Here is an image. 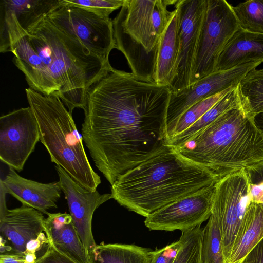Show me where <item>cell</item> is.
I'll return each mask as SVG.
<instances>
[{
    "instance_id": "1",
    "label": "cell",
    "mask_w": 263,
    "mask_h": 263,
    "mask_svg": "<svg viewBox=\"0 0 263 263\" xmlns=\"http://www.w3.org/2000/svg\"><path fill=\"white\" fill-rule=\"evenodd\" d=\"M168 85L112 68L87 90L82 136L111 185L120 175L170 145Z\"/></svg>"
},
{
    "instance_id": "2",
    "label": "cell",
    "mask_w": 263,
    "mask_h": 263,
    "mask_svg": "<svg viewBox=\"0 0 263 263\" xmlns=\"http://www.w3.org/2000/svg\"><path fill=\"white\" fill-rule=\"evenodd\" d=\"M218 178L172 145L120 175L111 185V199L146 217L158 209L215 184Z\"/></svg>"
},
{
    "instance_id": "3",
    "label": "cell",
    "mask_w": 263,
    "mask_h": 263,
    "mask_svg": "<svg viewBox=\"0 0 263 263\" xmlns=\"http://www.w3.org/2000/svg\"><path fill=\"white\" fill-rule=\"evenodd\" d=\"M218 178L263 161V134L240 106L224 112L184 143L173 146Z\"/></svg>"
},
{
    "instance_id": "4",
    "label": "cell",
    "mask_w": 263,
    "mask_h": 263,
    "mask_svg": "<svg viewBox=\"0 0 263 263\" xmlns=\"http://www.w3.org/2000/svg\"><path fill=\"white\" fill-rule=\"evenodd\" d=\"M38 55L60 90V98L72 115L84 109L88 89L112 67L91 53L78 39L57 28L47 16L28 33Z\"/></svg>"
},
{
    "instance_id": "5",
    "label": "cell",
    "mask_w": 263,
    "mask_h": 263,
    "mask_svg": "<svg viewBox=\"0 0 263 263\" xmlns=\"http://www.w3.org/2000/svg\"><path fill=\"white\" fill-rule=\"evenodd\" d=\"M29 106L36 118L40 141L51 161L62 167L76 182L91 192L101 183L92 168L72 115L60 98L25 89Z\"/></svg>"
},
{
    "instance_id": "6",
    "label": "cell",
    "mask_w": 263,
    "mask_h": 263,
    "mask_svg": "<svg viewBox=\"0 0 263 263\" xmlns=\"http://www.w3.org/2000/svg\"><path fill=\"white\" fill-rule=\"evenodd\" d=\"M155 3L156 0H126L112 20L116 48L125 57L132 73L146 82H154L160 39L152 23Z\"/></svg>"
},
{
    "instance_id": "7",
    "label": "cell",
    "mask_w": 263,
    "mask_h": 263,
    "mask_svg": "<svg viewBox=\"0 0 263 263\" xmlns=\"http://www.w3.org/2000/svg\"><path fill=\"white\" fill-rule=\"evenodd\" d=\"M1 253L14 252L34 263L48 249L50 240L43 213L22 204L0 209Z\"/></svg>"
},
{
    "instance_id": "8",
    "label": "cell",
    "mask_w": 263,
    "mask_h": 263,
    "mask_svg": "<svg viewBox=\"0 0 263 263\" xmlns=\"http://www.w3.org/2000/svg\"><path fill=\"white\" fill-rule=\"evenodd\" d=\"M238 28L231 5L224 0H208L190 85L215 72L221 51Z\"/></svg>"
},
{
    "instance_id": "9",
    "label": "cell",
    "mask_w": 263,
    "mask_h": 263,
    "mask_svg": "<svg viewBox=\"0 0 263 263\" xmlns=\"http://www.w3.org/2000/svg\"><path fill=\"white\" fill-rule=\"evenodd\" d=\"M0 17L1 52L13 53V62L24 74L29 88L45 96L60 98L59 87L14 15L0 11Z\"/></svg>"
},
{
    "instance_id": "10",
    "label": "cell",
    "mask_w": 263,
    "mask_h": 263,
    "mask_svg": "<svg viewBox=\"0 0 263 263\" xmlns=\"http://www.w3.org/2000/svg\"><path fill=\"white\" fill-rule=\"evenodd\" d=\"M251 202L244 169L223 177L215 184L211 216L219 229L223 263L229 255Z\"/></svg>"
},
{
    "instance_id": "11",
    "label": "cell",
    "mask_w": 263,
    "mask_h": 263,
    "mask_svg": "<svg viewBox=\"0 0 263 263\" xmlns=\"http://www.w3.org/2000/svg\"><path fill=\"white\" fill-rule=\"evenodd\" d=\"M47 17L60 30L79 40L91 53L109 63V53L116 48L112 20L109 17L61 5Z\"/></svg>"
},
{
    "instance_id": "12",
    "label": "cell",
    "mask_w": 263,
    "mask_h": 263,
    "mask_svg": "<svg viewBox=\"0 0 263 263\" xmlns=\"http://www.w3.org/2000/svg\"><path fill=\"white\" fill-rule=\"evenodd\" d=\"M40 138L38 123L32 108H21L0 118V159L20 172Z\"/></svg>"
},
{
    "instance_id": "13",
    "label": "cell",
    "mask_w": 263,
    "mask_h": 263,
    "mask_svg": "<svg viewBox=\"0 0 263 263\" xmlns=\"http://www.w3.org/2000/svg\"><path fill=\"white\" fill-rule=\"evenodd\" d=\"M208 0H178L174 4L178 15L179 51L173 80L172 92L190 85L193 64Z\"/></svg>"
},
{
    "instance_id": "14",
    "label": "cell",
    "mask_w": 263,
    "mask_h": 263,
    "mask_svg": "<svg viewBox=\"0 0 263 263\" xmlns=\"http://www.w3.org/2000/svg\"><path fill=\"white\" fill-rule=\"evenodd\" d=\"M262 63V61L250 62L227 70L215 72L182 90L171 92L166 116L169 139L178 120L189 108L229 88L237 86L249 72Z\"/></svg>"
},
{
    "instance_id": "15",
    "label": "cell",
    "mask_w": 263,
    "mask_h": 263,
    "mask_svg": "<svg viewBox=\"0 0 263 263\" xmlns=\"http://www.w3.org/2000/svg\"><path fill=\"white\" fill-rule=\"evenodd\" d=\"M215 184L152 213L145 217V226L151 230L184 232L201 226L211 215Z\"/></svg>"
},
{
    "instance_id": "16",
    "label": "cell",
    "mask_w": 263,
    "mask_h": 263,
    "mask_svg": "<svg viewBox=\"0 0 263 263\" xmlns=\"http://www.w3.org/2000/svg\"><path fill=\"white\" fill-rule=\"evenodd\" d=\"M55 168L74 227L90 256L97 245L92 233L93 213L101 204L111 199V193L101 194L97 190L89 191L76 182L60 166L55 165Z\"/></svg>"
},
{
    "instance_id": "17",
    "label": "cell",
    "mask_w": 263,
    "mask_h": 263,
    "mask_svg": "<svg viewBox=\"0 0 263 263\" xmlns=\"http://www.w3.org/2000/svg\"><path fill=\"white\" fill-rule=\"evenodd\" d=\"M1 189L22 203L48 215V210L56 209L62 189L59 182L41 183L20 176L11 167L4 180Z\"/></svg>"
},
{
    "instance_id": "18",
    "label": "cell",
    "mask_w": 263,
    "mask_h": 263,
    "mask_svg": "<svg viewBox=\"0 0 263 263\" xmlns=\"http://www.w3.org/2000/svg\"><path fill=\"white\" fill-rule=\"evenodd\" d=\"M45 224L50 242L59 252L75 263H91L70 214L49 213Z\"/></svg>"
},
{
    "instance_id": "19",
    "label": "cell",
    "mask_w": 263,
    "mask_h": 263,
    "mask_svg": "<svg viewBox=\"0 0 263 263\" xmlns=\"http://www.w3.org/2000/svg\"><path fill=\"white\" fill-rule=\"evenodd\" d=\"M257 61H263V34L250 32L239 27L221 51L215 72Z\"/></svg>"
},
{
    "instance_id": "20",
    "label": "cell",
    "mask_w": 263,
    "mask_h": 263,
    "mask_svg": "<svg viewBox=\"0 0 263 263\" xmlns=\"http://www.w3.org/2000/svg\"><path fill=\"white\" fill-rule=\"evenodd\" d=\"M263 238V208L251 202L225 263H243Z\"/></svg>"
},
{
    "instance_id": "21",
    "label": "cell",
    "mask_w": 263,
    "mask_h": 263,
    "mask_svg": "<svg viewBox=\"0 0 263 263\" xmlns=\"http://www.w3.org/2000/svg\"><path fill=\"white\" fill-rule=\"evenodd\" d=\"M179 51L178 15L177 10L161 35L157 55L154 80L170 86L173 80Z\"/></svg>"
},
{
    "instance_id": "22",
    "label": "cell",
    "mask_w": 263,
    "mask_h": 263,
    "mask_svg": "<svg viewBox=\"0 0 263 263\" xmlns=\"http://www.w3.org/2000/svg\"><path fill=\"white\" fill-rule=\"evenodd\" d=\"M60 0H1L0 11L13 13L27 33L60 6Z\"/></svg>"
},
{
    "instance_id": "23",
    "label": "cell",
    "mask_w": 263,
    "mask_h": 263,
    "mask_svg": "<svg viewBox=\"0 0 263 263\" xmlns=\"http://www.w3.org/2000/svg\"><path fill=\"white\" fill-rule=\"evenodd\" d=\"M151 250L134 245L101 243L90 253L91 263H151Z\"/></svg>"
},
{
    "instance_id": "24",
    "label": "cell",
    "mask_w": 263,
    "mask_h": 263,
    "mask_svg": "<svg viewBox=\"0 0 263 263\" xmlns=\"http://www.w3.org/2000/svg\"><path fill=\"white\" fill-rule=\"evenodd\" d=\"M240 106V99L236 86L189 128L171 138L170 145L176 146L184 143L212 123L224 112Z\"/></svg>"
},
{
    "instance_id": "25",
    "label": "cell",
    "mask_w": 263,
    "mask_h": 263,
    "mask_svg": "<svg viewBox=\"0 0 263 263\" xmlns=\"http://www.w3.org/2000/svg\"><path fill=\"white\" fill-rule=\"evenodd\" d=\"M240 106L248 114L263 112V69L249 72L237 85Z\"/></svg>"
},
{
    "instance_id": "26",
    "label": "cell",
    "mask_w": 263,
    "mask_h": 263,
    "mask_svg": "<svg viewBox=\"0 0 263 263\" xmlns=\"http://www.w3.org/2000/svg\"><path fill=\"white\" fill-rule=\"evenodd\" d=\"M232 9L239 27L245 31L263 34V0L239 3Z\"/></svg>"
},
{
    "instance_id": "27",
    "label": "cell",
    "mask_w": 263,
    "mask_h": 263,
    "mask_svg": "<svg viewBox=\"0 0 263 263\" xmlns=\"http://www.w3.org/2000/svg\"><path fill=\"white\" fill-rule=\"evenodd\" d=\"M203 234L201 226L182 232L180 247L173 263H202Z\"/></svg>"
},
{
    "instance_id": "28",
    "label": "cell",
    "mask_w": 263,
    "mask_h": 263,
    "mask_svg": "<svg viewBox=\"0 0 263 263\" xmlns=\"http://www.w3.org/2000/svg\"><path fill=\"white\" fill-rule=\"evenodd\" d=\"M235 87L229 88L214 96L199 101L189 108L179 118L170 135L172 137L182 133L198 121L208 110Z\"/></svg>"
},
{
    "instance_id": "29",
    "label": "cell",
    "mask_w": 263,
    "mask_h": 263,
    "mask_svg": "<svg viewBox=\"0 0 263 263\" xmlns=\"http://www.w3.org/2000/svg\"><path fill=\"white\" fill-rule=\"evenodd\" d=\"M202 257V263H223L219 229L211 216L203 228Z\"/></svg>"
},
{
    "instance_id": "30",
    "label": "cell",
    "mask_w": 263,
    "mask_h": 263,
    "mask_svg": "<svg viewBox=\"0 0 263 263\" xmlns=\"http://www.w3.org/2000/svg\"><path fill=\"white\" fill-rule=\"evenodd\" d=\"M126 0H60L61 5L81 7L102 16L109 17L115 10L121 8Z\"/></svg>"
},
{
    "instance_id": "31",
    "label": "cell",
    "mask_w": 263,
    "mask_h": 263,
    "mask_svg": "<svg viewBox=\"0 0 263 263\" xmlns=\"http://www.w3.org/2000/svg\"><path fill=\"white\" fill-rule=\"evenodd\" d=\"M248 183L251 202L263 208V161L244 169Z\"/></svg>"
},
{
    "instance_id": "32",
    "label": "cell",
    "mask_w": 263,
    "mask_h": 263,
    "mask_svg": "<svg viewBox=\"0 0 263 263\" xmlns=\"http://www.w3.org/2000/svg\"><path fill=\"white\" fill-rule=\"evenodd\" d=\"M176 1L156 0L152 23L155 31L159 37L166 29L174 13V10L170 11L167 7L168 5H174Z\"/></svg>"
},
{
    "instance_id": "33",
    "label": "cell",
    "mask_w": 263,
    "mask_h": 263,
    "mask_svg": "<svg viewBox=\"0 0 263 263\" xmlns=\"http://www.w3.org/2000/svg\"><path fill=\"white\" fill-rule=\"evenodd\" d=\"M181 241H177L162 248L151 251V263H173L180 247Z\"/></svg>"
},
{
    "instance_id": "34",
    "label": "cell",
    "mask_w": 263,
    "mask_h": 263,
    "mask_svg": "<svg viewBox=\"0 0 263 263\" xmlns=\"http://www.w3.org/2000/svg\"><path fill=\"white\" fill-rule=\"evenodd\" d=\"M34 263H75L59 252L50 242L46 252L39 257Z\"/></svg>"
},
{
    "instance_id": "35",
    "label": "cell",
    "mask_w": 263,
    "mask_h": 263,
    "mask_svg": "<svg viewBox=\"0 0 263 263\" xmlns=\"http://www.w3.org/2000/svg\"><path fill=\"white\" fill-rule=\"evenodd\" d=\"M243 263H263V238L248 254Z\"/></svg>"
},
{
    "instance_id": "36",
    "label": "cell",
    "mask_w": 263,
    "mask_h": 263,
    "mask_svg": "<svg viewBox=\"0 0 263 263\" xmlns=\"http://www.w3.org/2000/svg\"><path fill=\"white\" fill-rule=\"evenodd\" d=\"M0 263H27L26 257L14 252L1 253Z\"/></svg>"
},
{
    "instance_id": "37",
    "label": "cell",
    "mask_w": 263,
    "mask_h": 263,
    "mask_svg": "<svg viewBox=\"0 0 263 263\" xmlns=\"http://www.w3.org/2000/svg\"><path fill=\"white\" fill-rule=\"evenodd\" d=\"M253 119L256 126L263 134V112L254 115Z\"/></svg>"
}]
</instances>
